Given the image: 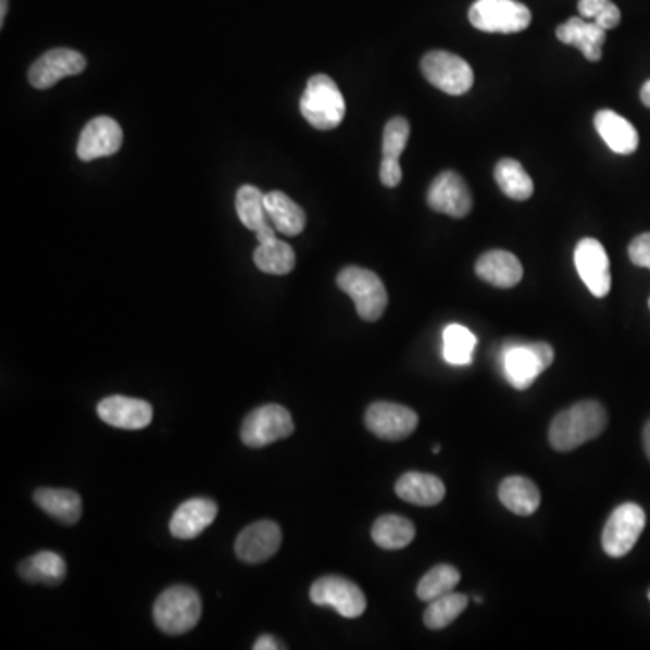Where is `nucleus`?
<instances>
[{
  "label": "nucleus",
  "mask_w": 650,
  "mask_h": 650,
  "mask_svg": "<svg viewBox=\"0 0 650 650\" xmlns=\"http://www.w3.org/2000/svg\"><path fill=\"white\" fill-rule=\"evenodd\" d=\"M608 427V412L595 400L580 401L559 412L549 427V442L559 452H571Z\"/></svg>",
  "instance_id": "f257e3e1"
},
{
  "label": "nucleus",
  "mask_w": 650,
  "mask_h": 650,
  "mask_svg": "<svg viewBox=\"0 0 650 650\" xmlns=\"http://www.w3.org/2000/svg\"><path fill=\"white\" fill-rule=\"evenodd\" d=\"M300 112L316 130H333L343 122L346 100L330 76H311L300 98Z\"/></svg>",
  "instance_id": "f03ea898"
},
{
  "label": "nucleus",
  "mask_w": 650,
  "mask_h": 650,
  "mask_svg": "<svg viewBox=\"0 0 650 650\" xmlns=\"http://www.w3.org/2000/svg\"><path fill=\"white\" fill-rule=\"evenodd\" d=\"M553 360V347L546 341H510L502 349V374L513 389L526 390Z\"/></svg>",
  "instance_id": "7ed1b4c3"
},
{
  "label": "nucleus",
  "mask_w": 650,
  "mask_h": 650,
  "mask_svg": "<svg viewBox=\"0 0 650 650\" xmlns=\"http://www.w3.org/2000/svg\"><path fill=\"white\" fill-rule=\"evenodd\" d=\"M201 597L188 586H172L154 603V622L165 635L179 636L192 630L201 620Z\"/></svg>",
  "instance_id": "20e7f679"
},
{
  "label": "nucleus",
  "mask_w": 650,
  "mask_h": 650,
  "mask_svg": "<svg viewBox=\"0 0 650 650\" xmlns=\"http://www.w3.org/2000/svg\"><path fill=\"white\" fill-rule=\"evenodd\" d=\"M336 284L343 293L351 297L362 321L376 322L382 318L389 304V297L376 273L365 267H343L336 277Z\"/></svg>",
  "instance_id": "39448f33"
},
{
  "label": "nucleus",
  "mask_w": 650,
  "mask_h": 650,
  "mask_svg": "<svg viewBox=\"0 0 650 650\" xmlns=\"http://www.w3.org/2000/svg\"><path fill=\"white\" fill-rule=\"evenodd\" d=\"M470 24L485 33H521L532 24V11L518 0H477L468 11Z\"/></svg>",
  "instance_id": "423d86ee"
},
{
  "label": "nucleus",
  "mask_w": 650,
  "mask_h": 650,
  "mask_svg": "<svg viewBox=\"0 0 650 650\" xmlns=\"http://www.w3.org/2000/svg\"><path fill=\"white\" fill-rule=\"evenodd\" d=\"M422 73L439 91L461 97L474 87V70L466 60L448 51H430L422 60Z\"/></svg>",
  "instance_id": "0eeeda50"
},
{
  "label": "nucleus",
  "mask_w": 650,
  "mask_h": 650,
  "mask_svg": "<svg viewBox=\"0 0 650 650\" xmlns=\"http://www.w3.org/2000/svg\"><path fill=\"white\" fill-rule=\"evenodd\" d=\"M646 512L635 502H625L616 508L603 528V551L613 559H622L635 548L646 529Z\"/></svg>",
  "instance_id": "6e6552de"
},
{
  "label": "nucleus",
  "mask_w": 650,
  "mask_h": 650,
  "mask_svg": "<svg viewBox=\"0 0 650 650\" xmlns=\"http://www.w3.org/2000/svg\"><path fill=\"white\" fill-rule=\"evenodd\" d=\"M293 417L288 409L280 405H264L246 416L240 428V439L246 447L264 448L286 439L293 434Z\"/></svg>",
  "instance_id": "1a4fd4ad"
},
{
  "label": "nucleus",
  "mask_w": 650,
  "mask_h": 650,
  "mask_svg": "<svg viewBox=\"0 0 650 650\" xmlns=\"http://www.w3.org/2000/svg\"><path fill=\"white\" fill-rule=\"evenodd\" d=\"M311 602L329 605L343 618H360L367 609V598L354 582L343 576H324L310 589Z\"/></svg>",
  "instance_id": "9d476101"
},
{
  "label": "nucleus",
  "mask_w": 650,
  "mask_h": 650,
  "mask_svg": "<svg viewBox=\"0 0 650 650\" xmlns=\"http://www.w3.org/2000/svg\"><path fill=\"white\" fill-rule=\"evenodd\" d=\"M417 423L420 417L416 412L400 403L378 401L365 412L368 430L385 441H403L416 433Z\"/></svg>",
  "instance_id": "9b49d317"
},
{
  "label": "nucleus",
  "mask_w": 650,
  "mask_h": 650,
  "mask_svg": "<svg viewBox=\"0 0 650 650\" xmlns=\"http://www.w3.org/2000/svg\"><path fill=\"white\" fill-rule=\"evenodd\" d=\"M576 272L586 284L592 297L603 299L611 291V266L608 251L597 239H582L575 250Z\"/></svg>",
  "instance_id": "f8f14e48"
},
{
  "label": "nucleus",
  "mask_w": 650,
  "mask_h": 650,
  "mask_svg": "<svg viewBox=\"0 0 650 650\" xmlns=\"http://www.w3.org/2000/svg\"><path fill=\"white\" fill-rule=\"evenodd\" d=\"M86 57L78 51L67 48L51 49L29 67L27 78L35 89L43 91L53 87L62 78L80 75L82 71L86 70Z\"/></svg>",
  "instance_id": "ddd939ff"
},
{
  "label": "nucleus",
  "mask_w": 650,
  "mask_h": 650,
  "mask_svg": "<svg viewBox=\"0 0 650 650\" xmlns=\"http://www.w3.org/2000/svg\"><path fill=\"white\" fill-rule=\"evenodd\" d=\"M427 203L437 214L466 217L472 210V193L458 172H441L428 188Z\"/></svg>",
  "instance_id": "4468645a"
},
{
  "label": "nucleus",
  "mask_w": 650,
  "mask_h": 650,
  "mask_svg": "<svg viewBox=\"0 0 650 650\" xmlns=\"http://www.w3.org/2000/svg\"><path fill=\"white\" fill-rule=\"evenodd\" d=\"M283 543V532L273 521H259L240 532L235 554L246 564H261L272 559Z\"/></svg>",
  "instance_id": "2eb2a0df"
},
{
  "label": "nucleus",
  "mask_w": 650,
  "mask_h": 650,
  "mask_svg": "<svg viewBox=\"0 0 650 650\" xmlns=\"http://www.w3.org/2000/svg\"><path fill=\"white\" fill-rule=\"evenodd\" d=\"M123 130L116 120L109 116H98L87 123L82 130L76 154L82 161H95L108 158L122 149Z\"/></svg>",
  "instance_id": "dca6fc26"
},
{
  "label": "nucleus",
  "mask_w": 650,
  "mask_h": 650,
  "mask_svg": "<svg viewBox=\"0 0 650 650\" xmlns=\"http://www.w3.org/2000/svg\"><path fill=\"white\" fill-rule=\"evenodd\" d=\"M98 416L109 427L123 430H141L149 427L154 417L152 405L138 398L127 396H109L98 403Z\"/></svg>",
  "instance_id": "f3484780"
},
{
  "label": "nucleus",
  "mask_w": 650,
  "mask_h": 650,
  "mask_svg": "<svg viewBox=\"0 0 650 650\" xmlns=\"http://www.w3.org/2000/svg\"><path fill=\"white\" fill-rule=\"evenodd\" d=\"M557 38L560 42L578 49L589 62H600L608 29L598 26L595 21H587L584 16H571L570 21L557 27Z\"/></svg>",
  "instance_id": "a211bd4d"
},
{
  "label": "nucleus",
  "mask_w": 650,
  "mask_h": 650,
  "mask_svg": "<svg viewBox=\"0 0 650 650\" xmlns=\"http://www.w3.org/2000/svg\"><path fill=\"white\" fill-rule=\"evenodd\" d=\"M235 210L239 215L240 223L246 228L255 232L259 242H266L277 237V229L272 224V218L267 215L266 193L261 192L259 188L245 185L235 193Z\"/></svg>",
  "instance_id": "6ab92c4d"
},
{
  "label": "nucleus",
  "mask_w": 650,
  "mask_h": 650,
  "mask_svg": "<svg viewBox=\"0 0 650 650\" xmlns=\"http://www.w3.org/2000/svg\"><path fill=\"white\" fill-rule=\"evenodd\" d=\"M217 517V504L210 499H188L177 508L171 518L172 537L182 540H192L210 528Z\"/></svg>",
  "instance_id": "aec40b11"
},
{
  "label": "nucleus",
  "mask_w": 650,
  "mask_h": 650,
  "mask_svg": "<svg viewBox=\"0 0 650 650\" xmlns=\"http://www.w3.org/2000/svg\"><path fill=\"white\" fill-rule=\"evenodd\" d=\"M475 273L480 280L496 288H515L523 280V264L517 257L504 250L486 251L475 264Z\"/></svg>",
  "instance_id": "412c9836"
},
{
  "label": "nucleus",
  "mask_w": 650,
  "mask_h": 650,
  "mask_svg": "<svg viewBox=\"0 0 650 650\" xmlns=\"http://www.w3.org/2000/svg\"><path fill=\"white\" fill-rule=\"evenodd\" d=\"M595 128L608 143L609 149L616 154L629 155L636 152L640 138L633 123L627 122L614 111L603 109L595 114Z\"/></svg>",
  "instance_id": "4be33fe9"
},
{
  "label": "nucleus",
  "mask_w": 650,
  "mask_h": 650,
  "mask_svg": "<svg viewBox=\"0 0 650 650\" xmlns=\"http://www.w3.org/2000/svg\"><path fill=\"white\" fill-rule=\"evenodd\" d=\"M396 496L416 507H436L447 496V488L439 477L422 472H407L396 483Z\"/></svg>",
  "instance_id": "5701e85b"
},
{
  "label": "nucleus",
  "mask_w": 650,
  "mask_h": 650,
  "mask_svg": "<svg viewBox=\"0 0 650 650\" xmlns=\"http://www.w3.org/2000/svg\"><path fill=\"white\" fill-rule=\"evenodd\" d=\"M33 501L48 513L49 517L57 518L65 526H73L82 518V497L76 491L40 488L35 491Z\"/></svg>",
  "instance_id": "b1692460"
},
{
  "label": "nucleus",
  "mask_w": 650,
  "mask_h": 650,
  "mask_svg": "<svg viewBox=\"0 0 650 650\" xmlns=\"http://www.w3.org/2000/svg\"><path fill=\"white\" fill-rule=\"evenodd\" d=\"M499 499L502 504L521 517L534 515L540 507V491L534 480L526 477H508L499 486Z\"/></svg>",
  "instance_id": "393cba45"
},
{
  "label": "nucleus",
  "mask_w": 650,
  "mask_h": 650,
  "mask_svg": "<svg viewBox=\"0 0 650 650\" xmlns=\"http://www.w3.org/2000/svg\"><path fill=\"white\" fill-rule=\"evenodd\" d=\"M18 575L29 584L60 586L67 575L65 560L53 551H40L18 565Z\"/></svg>",
  "instance_id": "a878e982"
},
{
  "label": "nucleus",
  "mask_w": 650,
  "mask_h": 650,
  "mask_svg": "<svg viewBox=\"0 0 650 650\" xmlns=\"http://www.w3.org/2000/svg\"><path fill=\"white\" fill-rule=\"evenodd\" d=\"M266 210L278 234L295 237V235L304 232V210L300 209L299 204L295 203L293 199L286 196V193L278 192V190L267 192Z\"/></svg>",
  "instance_id": "bb28decb"
},
{
  "label": "nucleus",
  "mask_w": 650,
  "mask_h": 650,
  "mask_svg": "<svg viewBox=\"0 0 650 650\" xmlns=\"http://www.w3.org/2000/svg\"><path fill=\"white\" fill-rule=\"evenodd\" d=\"M373 540L382 549H403L416 537V528L412 521L401 515H384L374 523Z\"/></svg>",
  "instance_id": "cd10ccee"
},
{
  "label": "nucleus",
  "mask_w": 650,
  "mask_h": 650,
  "mask_svg": "<svg viewBox=\"0 0 650 650\" xmlns=\"http://www.w3.org/2000/svg\"><path fill=\"white\" fill-rule=\"evenodd\" d=\"M493 176L504 196L513 201H528L534 196V182L517 160L507 158V160L499 161Z\"/></svg>",
  "instance_id": "c85d7f7f"
},
{
  "label": "nucleus",
  "mask_w": 650,
  "mask_h": 650,
  "mask_svg": "<svg viewBox=\"0 0 650 650\" xmlns=\"http://www.w3.org/2000/svg\"><path fill=\"white\" fill-rule=\"evenodd\" d=\"M253 261L261 272L270 273V275H288L293 272L297 257L288 242L275 237L266 242H259L255 253H253Z\"/></svg>",
  "instance_id": "c756f323"
},
{
  "label": "nucleus",
  "mask_w": 650,
  "mask_h": 650,
  "mask_svg": "<svg viewBox=\"0 0 650 650\" xmlns=\"http://www.w3.org/2000/svg\"><path fill=\"white\" fill-rule=\"evenodd\" d=\"M477 338L474 333L461 324H450L442 330V358L450 365H470L474 362Z\"/></svg>",
  "instance_id": "7c9ffc66"
},
{
  "label": "nucleus",
  "mask_w": 650,
  "mask_h": 650,
  "mask_svg": "<svg viewBox=\"0 0 650 650\" xmlns=\"http://www.w3.org/2000/svg\"><path fill=\"white\" fill-rule=\"evenodd\" d=\"M468 597L461 592H447L442 597L428 602L427 611L423 614V622L428 629H445L459 618V614L468 608Z\"/></svg>",
  "instance_id": "2f4dec72"
},
{
  "label": "nucleus",
  "mask_w": 650,
  "mask_h": 650,
  "mask_svg": "<svg viewBox=\"0 0 650 650\" xmlns=\"http://www.w3.org/2000/svg\"><path fill=\"white\" fill-rule=\"evenodd\" d=\"M459 580L461 573L458 567L448 564L436 565L417 584V598L423 602H433L436 598L452 592Z\"/></svg>",
  "instance_id": "473e14b6"
},
{
  "label": "nucleus",
  "mask_w": 650,
  "mask_h": 650,
  "mask_svg": "<svg viewBox=\"0 0 650 650\" xmlns=\"http://www.w3.org/2000/svg\"><path fill=\"white\" fill-rule=\"evenodd\" d=\"M578 11L580 16L597 22L603 29H614L622 22V11L611 0H580Z\"/></svg>",
  "instance_id": "72a5a7b5"
},
{
  "label": "nucleus",
  "mask_w": 650,
  "mask_h": 650,
  "mask_svg": "<svg viewBox=\"0 0 650 650\" xmlns=\"http://www.w3.org/2000/svg\"><path fill=\"white\" fill-rule=\"evenodd\" d=\"M409 136H411V125H409L405 117H392L385 125L384 143H382L384 158L400 160V155L403 154V150H405L407 143H409Z\"/></svg>",
  "instance_id": "f704fd0d"
},
{
  "label": "nucleus",
  "mask_w": 650,
  "mask_h": 650,
  "mask_svg": "<svg viewBox=\"0 0 650 650\" xmlns=\"http://www.w3.org/2000/svg\"><path fill=\"white\" fill-rule=\"evenodd\" d=\"M629 259L633 264L650 270V234H641L629 246Z\"/></svg>",
  "instance_id": "c9c22d12"
},
{
  "label": "nucleus",
  "mask_w": 650,
  "mask_h": 650,
  "mask_svg": "<svg viewBox=\"0 0 650 650\" xmlns=\"http://www.w3.org/2000/svg\"><path fill=\"white\" fill-rule=\"evenodd\" d=\"M401 179H403V171H401L400 160L384 158L382 166H379V182H382V185L395 188L400 185Z\"/></svg>",
  "instance_id": "e433bc0d"
},
{
  "label": "nucleus",
  "mask_w": 650,
  "mask_h": 650,
  "mask_svg": "<svg viewBox=\"0 0 650 650\" xmlns=\"http://www.w3.org/2000/svg\"><path fill=\"white\" fill-rule=\"evenodd\" d=\"M253 649L255 650H280L286 649V647L280 643V641L275 640L273 636L264 635L259 638V640L253 643Z\"/></svg>",
  "instance_id": "4c0bfd02"
},
{
  "label": "nucleus",
  "mask_w": 650,
  "mask_h": 650,
  "mask_svg": "<svg viewBox=\"0 0 650 650\" xmlns=\"http://www.w3.org/2000/svg\"><path fill=\"white\" fill-rule=\"evenodd\" d=\"M640 98L643 105L650 109V80L647 82L646 86L641 87Z\"/></svg>",
  "instance_id": "58836bf2"
},
{
  "label": "nucleus",
  "mask_w": 650,
  "mask_h": 650,
  "mask_svg": "<svg viewBox=\"0 0 650 650\" xmlns=\"http://www.w3.org/2000/svg\"><path fill=\"white\" fill-rule=\"evenodd\" d=\"M643 447H646L647 458L650 459V422L646 425L643 430Z\"/></svg>",
  "instance_id": "ea45409f"
},
{
  "label": "nucleus",
  "mask_w": 650,
  "mask_h": 650,
  "mask_svg": "<svg viewBox=\"0 0 650 650\" xmlns=\"http://www.w3.org/2000/svg\"><path fill=\"white\" fill-rule=\"evenodd\" d=\"M5 11H8V0H0V26H4Z\"/></svg>",
  "instance_id": "a19ab883"
},
{
  "label": "nucleus",
  "mask_w": 650,
  "mask_h": 650,
  "mask_svg": "<svg viewBox=\"0 0 650 650\" xmlns=\"http://www.w3.org/2000/svg\"><path fill=\"white\" fill-rule=\"evenodd\" d=\"M439 450H441V447H439V445H436V447H434V453H439Z\"/></svg>",
  "instance_id": "79ce46f5"
},
{
  "label": "nucleus",
  "mask_w": 650,
  "mask_h": 650,
  "mask_svg": "<svg viewBox=\"0 0 650 650\" xmlns=\"http://www.w3.org/2000/svg\"><path fill=\"white\" fill-rule=\"evenodd\" d=\"M649 600H650V591H649Z\"/></svg>",
  "instance_id": "37998d69"
},
{
  "label": "nucleus",
  "mask_w": 650,
  "mask_h": 650,
  "mask_svg": "<svg viewBox=\"0 0 650 650\" xmlns=\"http://www.w3.org/2000/svg\"><path fill=\"white\" fill-rule=\"evenodd\" d=\"M649 308H650V302H649Z\"/></svg>",
  "instance_id": "c03bdc74"
}]
</instances>
